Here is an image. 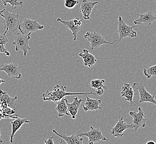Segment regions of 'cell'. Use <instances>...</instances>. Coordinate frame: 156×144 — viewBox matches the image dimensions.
<instances>
[{
    "label": "cell",
    "instance_id": "obj_1",
    "mask_svg": "<svg viewBox=\"0 0 156 144\" xmlns=\"http://www.w3.org/2000/svg\"><path fill=\"white\" fill-rule=\"evenodd\" d=\"M67 87L66 86L57 84L51 91L47 90L45 93L42 94V100L43 101H51L55 103H57L61 99L65 96L74 95H89L92 94L96 95V93L93 92H84V93H70L67 92Z\"/></svg>",
    "mask_w": 156,
    "mask_h": 144
},
{
    "label": "cell",
    "instance_id": "obj_2",
    "mask_svg": "<svg viewBox=\"0 0 156 144\" xmlns=\"http://www.w3.org/2000/svg\"><path fill=\"white\" fill-rule=\"evenodd\" d=\"M0 15L3 18V28L11 33L15 32L18 29L19 17L18 14L9 12L7 9H3L0 11Z\"/></svg>",
    "mask_w": 156,
    "mask_h": 144
},
{
    "label": "cell",
    "instance_id": "obj_3",
    "mask_svg": "<svg viewBox=\"0 0 156 144\" xmlns=\"http://www.w3.org/2000/svg\"><path fill=\"white\" fill-rule=\"evenodd\" d=\"M30 34H24L23 33H18L13 37L14 42L13 45L15 46V51L19 52L21 55V52H23V56L26 57L28 52L30 50V47L29 45V41L30 39Z\"/></svg>",
    "mask_w": 156,
    "mask_h": 144
},
{
    "label": "cell",
    "instance_id": "obj_4",
    "mask_svg": "<svg viewBox=\"0 0 156 144\" xmlns=\"http://www.w3.org/2000/svg\"><path fill=\"white\" fill-rule=\"evenodd\" d=\"M85 39H87L90 44V49L94 51L99 47L103 45L110 44L113 45L115 42H116L117 40H115L114 42H110L105 40V38L102 37L100 33L96 32H87L84 36Z\"/></svg>",
    "mask_w": 156,
    "mask_h": 144
},
{
    "label": "cell",
    "instance_id": "obj_5",
    "mask_svg": "<svg viewBox=\"0 0 156 144\" xmlns=\"http://www.w3.org/2000/svg\"><path fill=\"white\" fill-rule=\"evenodd\" d=\"M135 26H129L123 21L122 18L119 16L118 18V29L117 32L119 35V41L125 38H135L137 36L135 31L133 30Z\"/></svg>",
    "mask_w": 156,
    "mask_h": 144
},
{
    "label": "cell",
    "instance_id": "obj_6",
    "mask_svg": "<svg viewBox=\"0 0 156 144\" xmlns=\"http://www.w3.org/2000/svg\"><path fill=\"white\" fill-rule=\"evenodd\" d=\"M44 26L39 24L36 20H32L28 18H25L18 26V30L20 32L24 34H30L32 32L42 30Z\"/></svg>",
    "mask_w": 156,
    "mask_h": 144
},
{
    "label": "cell",
    "instance_id": "obj_7",
    "mask_svg": "<svg viewBox=\"0 0 156 144\" xmlns=\"http://www.w3.org/2000/svg\"><path fill=\"white\" fill-rule=\"evenodd\" d=\"M132 87L135 90H137L139 93V103H151L153 104H154V108H156V100H155L156 93L151 94L150 93H148L145 89L144 84L142 83H134L132 85Z\"/></svg>",
    "mask_w": 156,
    "mask_h": 144
},
{
    "label": "cell",
    "instance_id": "obj_8",
    "mask_svg": "<svg viewBox=\"0 0 156 144\" xmlns=\"http://www.w3.org/2000/svg\"><path fill=\"white\" fill-rule=\"evenodd\" d=\"M90 130L87 131L82 132L81 131H79L78 132V135L80 137H82L83 136L87 137L89 139L88 143L89 144L98 143L101 140L108 141V140L102 135V132L99 128H94L93 126H90Z\"/></svg>",
    "mask_w": 156,
    "mask_h": 144
},
{
    "label": "cell",
    "instance_id": "obj_9",
    "mask_svg": "<svg viewBox=\"0 0 156 144\" xmlns=\"http://www.w3.org/2000/svg\"><path fill=\"white\" fill-rule=\"evenodd\" d=\"M129 114L133 118L131 124L134 129V132H136L141 128H144L146 127L147 119L145 117L144 111L141 107L138 108L137 113L136 111H129Z\"/></svg>",
    "mask_w": 156,
    "mask_h": 144
},
{
    "label": "cell",
    "instance_id": "obj_10",
    "mask_svg": "<svg viewBox=\"0 0 156 144\" xmlns=\"http://www.w3.org/2000/svg\"><path fill=\"white\" fill-rule=\"evenodd\" d=\"M57 21L63 23L68 29H69V30L72 32L73 40H76L77 35L81 31V26L82 24V21L79 17H76L69 21L63 20L61 18H57Z\"/></svg>",
    "mask_w": 156,
    "mask_h": 144
},
{
    "label": "cell",
    "instance_id": "obj_11",
    "mask_svg": "<svg viewBox=\"0 0 156 144\" xmlns=\"http://www.w3.org/2000/svg\"><path fill=\"white\" fill-rule=\"evenodd\" d=\"M21 68L17 63L11 62V60L8 64H2L0 66V72H5L9 77H13L16 79H21L22 74Z\"/></svg>",
    "mask_w": 156,
    "mask_h": 144
},
{
    "label": "cell",
    "instance_id": "obj_12",
    "mask_svg": "<svg viewBox=\"0 0 156 144\" xmlns=\"http://www.w3.org/2000/svg\"><path fill=\"white\" fill-rule=\"evenodd\" d=\"M119 120L114 127L111 128L110 134L113 136L120 138L123 136V132L129 129H133L132 124H127L122 117L119 115Z\"/></svg>",
    "mask_w": 156,
    "mask_h": 144
},
{
    "label": "cell",
    "instance_id": "obj_13",
    "mask_svg": "<svg viewBox=\"0 0 156 144\" xmlns=\"http://www.w3.org/2000/svg\"><path fill=\"white\" fill-rule=\"evenodd\" d=\"M52 131L56 135L62 138L60 141V144H83V139L78 135V133L76 134H73L71 136H67L65 132L63 133H59L57 130L53 129Z\"/></svg>",
    "mask_w": 156,
    "mask_h": 144
},
{
    "label": "cell",
    "instance_id": "obj_14",
    "mask_svg": "<svg viewBox=\"0 0 156 144\" xmlns=\"http://www.w3.org/2000/svg\"><path fill=\"white\" fill-rule=\"evenodd\" d=\"M98 3V1L91 2L87 0L82 1L79 11L82 14L83 17L85 20H90V15L92 12L94 7Z\"/></svg>",
    "mask_w": 156,
    "mask_h": 144
},
{
    "label": "cell",
    "instance_id": "obj_15",
    "mask_svg": "<svg viewBox=\"0 0 156 144\" xmlns=\"http://www.w3.org/2000/svg\"><path fill=\"white\" fill-rule=\"evenodd\" d=\"M139 18L133 21L135 24H141L142 26H150L156 20V16L153 15L152 11H148L143 14H137Z\"/></svg>",
    "mask_w": 156,
    "mask_h": 144
},
{
    "label": "cell",
    "instance_id": "obj_16",
    "mask_svg": "<svg viewBox=\"0 0 156 144\" xmlns=\"http://www.w3.org/2000/svg\"><path fill=\"white\" fill-rule=\"evenodd\" d=\"M86 100L83 105H82L83 109L85 111H97L98 109H102L99 105L101 104V100L100 99H92L90 98L87 95H85Z\"/></svg>",
    "mask_w": 156,
    "mask_h": 144
},
{
    "label": "cell",
    "instance_id": "obj_17",
    "mask_svg": "<svg viewBox=\"0 0 156 144\" xmlns=\"http://www.w3.org/2000/svg\"><path fill=\"white\" fill-rule=\"evenodd\" d=\"M134 94V89L133 88L131 84L128 83H125L123 84L121 88V96L122 97H125L126 100L128 101L132 106L134 104L133 102Z\"/></svg>",
    "mask_w": 156,
    "mask_h": 144
},
{
    "label": "cell",
    "instance_id": "obj_18",
    "mask_svg": "<svg viewBox=\"0 0 156 144\" xmlns=\"http://www.w3.org/2000/svg\"><path fill=\"white\" fill-rule=\"evenodd\" d=\"M79 56L81 57L83 60L84 66L89 68L93 67L98 61L93 54L90 53L87 49H84L83 51L79 54Z\"/></svg>",
    "mask_w": 156,
    "mask_h": 144
},
{
    "label": "cell",
    "instance_id": "obj_19",
    "mask_svg": "<svg viewBox=\"0 0 156 144\" xmlns=\"http://www.w3.org/2000/svg\"><path fill=\"white\" fill-rule=\"evenodd\" d=\"M83 101V99H78V97L74 98V100L72 103H69L67 99H66V104L68 106V109L70 114L72 115L73 119H75L78 114V110L80 107L81 102Z\"/></svg>",
    "mask_w": 156,
    "mask_h": 144
},
{
    "label": "cell",
    "instance_id": "obj_20",
    "mask_svg": "<svg viewBox=\"0 0 156 144\" xmlns=\"http://www.w3.org/2000/svg\"><path fill=\"white\" fill-rule=\"evenodd\" d=\"M30 123V121L27 120L26 119H23V118L18 117L16 118L15 120L14 121H11V124L12 125V132H11V134L10 135V142L11 143H13L14 142L13 140H14L16 132L21 128L22 125H23L24 123Z\"/></svg>",
    "mask_w": 156,
    "mask_h": 144
},
{
    "label": "cell",
    "instance_id": "obj_21",
    "mask_svg": "<svg viewBox=\"0 0 156 144\" xmlns=\"http://www.w3.org/2000/svg\"><path fill=\"white\" fill-rule=\"evenodd\" d=\"M17 99V96L12 98L9 96L8 93L0 89V102L5 104L9 108L16 109L15 101Z\"/></svg>",
    "mask_w": 156,
    "mask_h": 144
},
{
    "label": "cell",
    "instance_id": "obj_22",
    "mask_svg": "<svg viewBox=\"0 0 156 144\" xmlns=\"http://www.w3.org/2000/svg\"><path fill=\"white\" fill-rule=\"evenodd\" d=\"M57 106L55 109L58 111V116L59 117H62L65 115H70L68 111V106L66 102V99L63 98L59 100L57 103Z\"/></svg>",
    "mask_w": 156,
    "mask_h": 144
},
{
    "label": "cell",
    "instance_id": "obj_23",
    "mask_svg": "<svg viewBox=\"0 0 156 144\" xmlns=\"http://www.w3.org/2000/svg\"><path fill=\"white\" fill-rule=\"evenodd\" d=\"M1 2L5 7H6L8 3L10 4L11 10L16 9L18 6H22L23 3V1H18V0H1Z\"/></svg>",
    "mask_w": 156,
    "mask_h": 144
},
{
    "label": "cell",
    "instance_id": "obj_24",
    "mask_svg": "<svg viewBox=\"0 0 156 144\" xmlns=\"http://www.w3.org/2000/svg\"><path fill=\"white\" fill-rule=\"evenodd\" d=\"M106 82L105 79H94L90 82V87L94 89H96L99 87L104 88V89H107L108 87L105 86L104 83Z\"/></svg>",
    "mask_w": 156,
    "mask_h": 144
},
{
    "label": "cell",
    "instance_id": "obj_25",
    "mask_svg": "<svg viewBox=\"0 0 156 144\" xmlns=\"http://www.w3.org/2000/svg\"><path fill=\"white\" fill-rule=\"evenodd\" d=\"M144 74L148 79L156 75V64L148 68L144 69Z\"/></svg>",
    "mask_w": 156,
    "mask_h": 144
},
{
    "label": "cell",
    "instance_id": "obj_26",
    "mask_svg": "<svg viewBox=\"0 0 156 144\" xmlns=\"http://www.w3.org/2000/svg\"><path fill=\"white\" fill-rule=\"evenodd\" d=\"M79 3L78 0H64V6L68 9L74 8Z\"/></svg>",
    "mask_w": 156,
    "mask_h": 144
},
{
    "label": "cell",
    "instance_id": "obj_27",
    "mask_svg": "<svg viewBox=\"0 0 156 144\" xmlns=\"http://www.w3.org/2000/svg\"><path fill=\"white\" fill-rule=\"evenodd\" d=\"M7 31H8L6 30L4 33L0 34V45L5 46L9 42V39L6 36V33L7 32Z\"/></svg>",
    "mask_w": 156,
    "mask_h": 144
},
{
    "label": "cell",
    "instance_id": "obj_28",
    "mask_svg": "<svg viewBox=\"0 0 156 144\" xmlns=\"http://www.w3.org/2000/svg\"><path fill=\"white\" fill-rule=\"evenodd\" d=\"M1 53L6 54L7 56H10V53L6 49L5 47V45H0V53Z\"/></svg>",
    "mask_w": 156,
    "mask_h": 144
},
{
    "label": "cell",
    "instance_id": "obj_29",
    "mask_svg": "<svg viewBox=\"0 0 156 144\" xmlns=\"http://www.w3.org/2000/svg\"><path fill=\"white\" fill-rule=\"evenodd\" d=\"M105 89L102 87H99L95 89V93H96V95H99L101 96L102 94H104V92H105Z\"/></svg>",
    "mask_w": 156,
    "mask_h": 144
},
{
    "label": "cell",
    "instance_id": "obj_30",
    "mask_svg": "<svg viewBox=\"0 0 156 144\" xmlns=\"http://www.w3.org/2000/svg\"><path fill=\"white\" fill-rule=\"evenodd\" d=\"M44 144H54V140H53V137L50 136L48 139H45L44 141Z\"/></svg>",
    "mask_w": 156,
    "mask_h": 144
},
{
    "label": "cell",
    "instance_id": "obj_31",
    "mask_svg": "<svg viewBox=\"0 0 156 144\" xmlns=\"http://www.w3.org/2000/svg\"><path fill=\"white\" fill-rule=\"evenodd\" d=\"M146 144H156V142L153 141H149L147 142Z\"/></svg>",
    "mask_w": 156,
    "mask_h": 144
},
{
    "label": "cell",
    "instance_id": "obj_32",
    "mask_svg": "<svg viewBox=\"0 0 156 144\" xmlns=\"http://www.w3.org/2000/svg\"><path fill=\"white\" fill-rule=\"evenodd\" d=\"M5 82H6V81L3 80V79H1L0 78V84H1V83H5Z\"/></svg>",
    "mask_w": 156,
    "mask_h": 144
},
{
    "label": "cell",
    "instance_id": "obj_33",
    "mask_svg": "<svg viewBox=\"0 0 156 144\" xmlns=\"http://www.w3.org/2000/svg\"><path fill=\"white\" fill-rule=\"evenodd\" d=\"M2 142H3V140H2V136L1 135V132H0V143H2Z\"/></svg>",
    "mask_w": 156,
    "mask_h": 144
},
{
    "label": "cell",
    "instance_id": "obj_34",
    "mask_svg": "<svg viewBox=\"0 0 156 144\" xmlns=\"http://www.w3.org/2000/svg\"><path fill=\"white\" fill-rule=\"evenodd\" d=\"M155 13H156V11H155Z\"/></svg>",
    "mask_w": 156,
    "mask_h": 144
}]
</instances>
